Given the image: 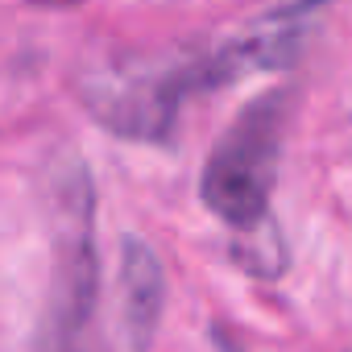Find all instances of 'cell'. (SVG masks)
<instances>
[{
  "instance_id": "obj_4",
  "label": "cell",
  "mask_w": 352,
  "mask_h": 352,
  "mask_svg": "<svg viewBox=\"0 0 352 352\" xmlns=\"http://www.w3.org/2000/svg\"><path fill=\"white\" fill-rule=\"evenodd\" d=\"M38 5H75V0H38Z\"/></svg>"
},
{
  "instance_id": "obj_3",
  "label": "cell",
  "mask_w": 352,
  "mask_h": 352,
  "mask_svg": "<svg viewBox=\"0 0 352 352\" xmlns=\"http://www.w3.org/2000/svg\"><path fill=\"white\" fill-rule=\"evenodd\" d=\"M162 311V274L153 265V257L145 249H124V315H129V331H137V340H149L153 323Z\"/></svg>"
},
{
  "instance_id": "obj_1",
  "label": "cell",
  "mask_w": 352,
  "mask_h": 352,
  "mask_svg": "<svg viewBox=\"0 0 352 352\" xmlns=\"http://www.w3.org/2000/svg\"><path fill=\"white\" fill-rule=\"evenodd\" d=\"M282 96L245 108L212 153L204 195L212 212L224 216L228 224H253L270 204L282 145Z\"/></svg>"
},
{
  "instance_id": "obj_2",
  "label": "cell",
  "mask_w": 352,
  "mask_h": 352,
  "mask_svg": "<svg viewBox=\"0 0 352 352\" xmlns=\"http://www.w3.org/2000/svg\"><path fill=\"white\" fill-rule=\"evenodd\" d=\"M63 265H58V294L50 307V323L42 336V352H104L96 340V282H91V253L83 228L63 236Z\"/></svg>"
}]
</instances>
